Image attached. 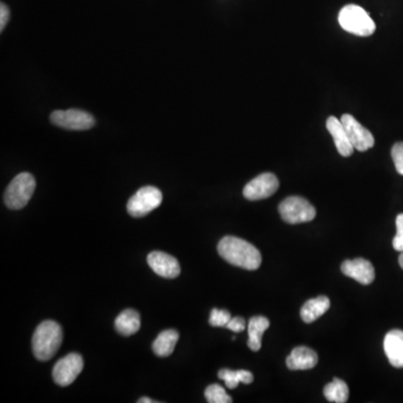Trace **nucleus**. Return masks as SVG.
Masks as SVG:
<instances>
[{
  "label": "nucleus",
  "mask_w": 403,
  "mask_h": 403,
  "mask_svg": "<svg viewBox=\"0 0 403 403\" xmlns=\"http://www.w3.org/2000/svg\"><path fill=\"white\" fill-rule=\"evenodd\" d=\"M270 326L268 318L263 316L252 317L248 325V333H249V341L248 347L253 352H258L261 349L263 343V335L265 330Z\"/></svg>",
  "instance_id": "f3484780"
},
{
  "label": "nucleus",
  "mask_w": 403,
  "mask_h": 403,
  "mask_svg": "<svg viewBox=\"0 0 403 403\" xmlns=\"http://www.w3.org/2000/svg\"><path fill=\"white\" fill-rule=\"evenodd\" d=\"M239 380L244 385H250L253 382V374L251 372L246 371V370H239Z\"/></svg>",
  "instance_id": "cd10ccee"
},
{
  "label": "nucleus",
  "mask_w": 403,
  "mask_h": 403,
  "mask_svg": "<svg viewBox=\"0 0 403 403\" xmlns=\"http://www.w3.org/2000/svg\"><path fill=\"white\" fill-rule=\"evenodd\" d=\"M231 318L232 317L229 311L224 309L214 308L210 316V324L214 327H225Z\"/></svg>",
  "instance_id": "4be33fe9"
},
{
  "label": "nucleus",
  "mask_w": 403,
  "mask_h": 403,
  "mask_svg": "<svg viewBox=\"0 0 403 403\" xmlns=\"http://www.w3.org/2000/svg\"><path fill=\"white\" fill-rule=\"evenodd\" d=\"M217 376H219V379L225 382V385L229 389H236V387H238L239 383H241L240 380H239L238 371L223 368V370H219Z\"/></svg>",
  "instance_id": "5701e85b"
},
{
  "label": "nucleus",
  "mask_w": 403,
  "mask_h": 403,
  "mask_svg": "<svg viewBox=\"0 0 403 403\" xmlns=\"http://www.w3.org/2000/svg\"><path fill=\"white\" fill-rule=\"evenodd\" d=\"M63 341V332L60 325L54 320H45L38 325L32 336V352L42 362L51 360L56 354Z\"/></svg>",
  "instance_id": "f03ea898"
},
{
  "label": "nucleus",
  "mask_w": 403,
  "mask_h": 403,
  "mask_svg": "<svg viewBox=\"0 0 403 403\" xmlns=\"http://www.w3.org/2000/svg\"><path fill=\"white\" fill-rule=\"evenodd\" d=\"M206 401L210 403H231L232 399L225 392V390L219 385H212L206 387Z\"/></svg>",
  "instance_id": "412c9836"
},
{
  "label": "nucleus",
  "mask_w": 403,
  "mask_h": 403,
  "mask_svg": "<svg viewBox=\"0 0 403 403\" xmlns=\"http://www.w3.org/2000/svg\"><path fill=\"white\" fill-rule=\"evenodd\" d=\"M385 355L390 364L397 368H403V330H393L385 335Z\"/></svg>",
  "instance_id": "2eb2a0df"
},
{
  "label": "nucleus",
  "mask_w": 403,
  "mask_h": 403,
  "mask_svg": "<svg viewBox=\"0 0 403 403\" xmlns=\"http://www.w3.org/2000/svg\"><path fill=\"white\" fill-rule=\"evenodd\" d=\"M342 124L347 130L349 140L352 143L353 147L359 152H366L368 149L374 146L373 135L370 130L366 129L364 126L355 119L351 114H343L341 118Z\"/></svg>",
  "instance_id": "1a4fd4ad"
},
{
  "label": "nucleus",
  "mask_w": 403,
  "mask_h": 403,
  "mask_svg": "<svg viewBox=\"0 0 403 403\" xmlns=\"http://www.w3.org/2000/svg\"><path fill=\"white\" fill-rule=\"evenodd\" d=\"M391 155H392L395 169L403 176V143H397V144L392 147Z\"/></svg>",
  "instance_id": "393cba45"
},
{
  "label": "nucleus",
  "mask_w": 403,
  "mask_h": 403,
  "mask_svg": "<svg viewBox=\"0 0 403 403\" xmlns=\"http://www.w3.org/2000/svg\"><path fill=\"white\" fill-rule=\"evenodd\" d=\"M9 17H11V11H9L8 6L4 3L0 4V32L5 30Z\"/></svg>",
  "instance_id": "bb28decb"
},
{
  "label": "nucleus",
  "mask_w": 403,
  "mask_h": 403,
  "mask_svg": "<svg viewBox=\"0 0 403 403\" xmlns=\"http://www.w3.org/2000/svg\"><path fill=\"white\" fill-rule=\"evenodd\" d=\"M339 22L344 30L354 35L366 37L375 32V23L360 6H345L339 11Z\"/></svg>",
  "instance_id": "7ed1b4c3"
},
{
  "label": "nucleus",
  "mask_w": 403,
  "mask_h": 403,
  "mask_svg": "<svg viewBox=\"0 0 403 403\" xmlns=\"http://www.w3.org/2000/svg\"><path fill=\"white\" fill-rule=\"evenodd\" d=\"M51 121L57 127L73 131L89 130L95 125V116L79 109L56 110L51 114Z\"/></svg>",
  "instance_id": "0eeeda50"
},
{
  "label": "nucleus",
  "mask_w": 403,
  "mask_h": 403,
  "mask_svg": "<svg viewBox=\"0 0 403 403\" xmlns=\"http://www.w3.org/2000/svg\"><path fill=\"white\" fill-rule=\"evenodd\" d=\"M326 127L333 137L334 144L336 149L339 150V155L343 157H349L354 152V147L349 140L347 130L344 128L341 119H337L335 116H330L326 121Z\"/></svg>",
  "instance_id": "ddd939ff"
},
{
  "label": "nucleus",
  "mask_w": 403,
  "mask_h": 403,
  "mask_svg": "<svg viewBox=\"0 0 403 403\" xmlns=\"http://www.w3.org/2000/svg\"><path fill=\"white\" fill-rule=\"evenodd\" d=\"M325 398L330 402L345 403L349 400V387L341 379H334L324 387Z\"/></svg>",
  "instance_id": "aec40b11"
},
{
  "label": "nucleus",
  "mask_w": 403,
  "mask_h": 403,
  "mask_svg": "<svg viewBox=\"0 0 403 403\" xmlns=\"http://www.w3.org/2000/svg\"><path fill=\"white\" fill-rule=\"evenodd\" d=\"M147 263L155 274L164 278L174 279L181 274V265L176 258L167 255L165 252L154 251L149 253Z\"/></svg>",
  "instance_id": "9b49d317"
},
{
  "label": "nucleus",
  "mask_w": 403,
  "mask_h": 403,
  "mask_svg": "<svg viewBox=\"0 0 403 403\" xmlns=\"http://www.w3.org/2000/svg\"><path fill=\"white\" fill-rule=\"evenodd\" d=\"M83 366V359L78 353H71L62 357L53 368V379L55 383L61 387L72 385L81 373Z\"/></svg>",
  "instance_id": "6e6552de"
},
{
  "label": "nucleus",
  "mask_w": 403,
  "mask_h": 403,
  "mask_svg": "<svg viewBox=\"0 0 403 403\" xmlns=\"http://www.w3.org/2000/svg\"><path fill=\"white\" fill-rule=\"evenodd\" d=\"M139 403H152L155 402V401L150 400L149 398H141L138 400Z\"/></svg>",
  "instance_id": "c85d7f7f"
},
{
  "label": "nucleus",
  "mask_w": 403,
  "mask_h": 403,
  "mask_svg": "<svg viewBox=\"0 0 403 403\" xmlns=\"http://www.w3.org/2000/svg\"><path fill=\"white\" fill-rule=\"evenodd\" d=\"M399 263H400L401 268L403 269V251L401 252L400 257H399Z\"/></svg>",
  "instance_id": "c756f323"
},
{
  "label": "nucleus",
  "mask_w": 403,
  "mask_h": 403,
  "mask_svg": "<svg viewBox=\"0 0 403 403\" xmlns=\"http://www.w3.org/2000/svg\"><path fill=\"white\" fill-rule=\"evenodd\" d=\"M179 334L175 330H164L152 343V351L160 357L169 356L179 342Z\"/></svg>",
  "instance_id": "6ab92c4d"
},
{
  "label": "nucleus",
  "mask_w": 403,
  "mask_h": 403,
  "mask_svg": "<svg viewBox=\"0 0 403 403\" xmlns=\"http://www.w3.org/2000/svg\"><path fill=\"white\" fill-rule=\"evenodd\" d=\"M330 301L326 296H320V297L313 298L305 303L301 309V316L303 322L309 323L315 322L320 317L330 309Z\"/></svg>",
  "instance_id": "dca6fc26"
},
{
  "label": "nucleus",
  "mask_w": 403,
  "mask_h": 403,
  "mask_svg": "<svg viewBox=\"0 0 403 403\" xmlns=\"http://www.w3.org/2000/svg\"><path fill=\"white\" fill-rule=\"evenodd\" d=\"M140 315L133 309H126L116 317L114 326L118 333L124 336H131L140 330Z\"/></svg>",
  "instance_id": "a211bd4d"
},
{
  "label": "nucleus",
  "mask_w": 403,
  "mask_h": 403,
  "mask_svg": "<svg viewBox=\"0 0 403 403\" xmlns=\"http://www.w3.org/2000/svg\"><path fill=\"white\" fill-rule=\"evenodd\" d=\"M341 270L345 276L354 279L362 284H370L375 278L373 265L363 258L344 261Z\"/></svg>",
  "instance_id": "f8f14e48"
},
{
  "label": "nucleus",
  "mask_w": 403,
  "mask_h": 403,
  "mask_svg": "<svg viewBox=\"0 0 403 403\" xmlns=\"http://www.w3.org/2000/svg\"><path fill=\"white\" fill-rule=\"evenodd\" d=\"M279 213L284 222L289 224L311 222L316 217V210L306 198L290 196L279 205Z\"/></svg>",
  "instance_id": "39448f33"
},
{
  "label": "nucleus",
  "mask_w": 403,
  "mask_h": 403,
  "mask_svg": "<svg viewBox=\"0 0 403 403\" xmlns=\"http://www.w3.org/2000/svg\"><path fill=\"white\" fill-rule=\"evenodd\" d=\"M246 320L242 317H234V318H231L230 322L227 323L225 327L232 330L234 333H241L246 330Z\"/></svg>",
  "instance_id": "a878e982"
},
{
  "label": "nucleus",
  "mask_w": 403,
  "mask_h": 403,
  "mask_svg": "<svg viewBox=\"0 0 403 403\" xmlns=\"http://www.w3.org/2000/svg\"><path fill=\"white\" fill-rule=\"evenodd\" d=\"M219 255L230 265L246 270L259 269L263 258L253 244L236 236H224L217 246Z\"/></svg>",
  "instance_id": "f257e3e1"
},
{
  "label": "nucleus",
  "mask_w": 403,
  "mask_h": 403,
  "mask_svg": "<svg viewBox=\"0 0 403 403\" xmlns=\"http://www.w3.org/2000/svg\"><path fill=\"white\" fill-rule=\"evenodd\" d=\"M287 366L291 371H305L315 368L318 363V355L314 349L306 347H298L292 349L287 357Z\"/></svg>",
  "instance_id": "4468645a"
},
{
  "label": "nucleus",
  "mask_w": 403,
  "mask_h": 403,
  "mask_svg": "<svg viewBox=\"0 0 403 403\" xmlns=\"http://www.w3.org/2000/svg\"><path fill=\"white\" fill-rule=\"evenodd\" d=\"M395 225H397V234H395V239H393L392 244L393 248L397 251H403V213L399 214L397 217V221H395Z\"/></svg>",
  "instance_id": "b1692460"
},
{
  "label": "nucleus",
  "mask_w": 403,
  "mask_h": 403,
  "mask_svg": "<svg viewBox=\"0 0 403 403\" xmlns=\"http://www.w3.org/2000/svg\"><path fill=\"white\" fill-rule=\"evenodd\" d=\"M35 188L36 181L32 174H18L6 190V205L11 210L23 209L28 205Z\"/></svg>",
  "instance_id": "20e7f679"
},
{
  "label": "nucleus",
  "mask_w": 403,
  "mask_h": 403,
  "mask_svg": "<svg viewBox=\"0 0 403 403\" xmlns=\"http://www.w3.org/2000/svg\"><path fill=\"white\" fill-rule=\"evenodd\" d=\"M278 188L279 181L276 175L263 173L244 186L243 195L249 200H265L272 196Z\"/></svg>",
  "instance_id": "9d476101"
},
{
  "label": "nucleus",
  "mask_w": 403,
  "mask_h": 403,
  "mask_svg": "<svg viewBox=\"0 0 403 403\" xmlns=\"http://www.w3.org/2000/svg\"><path fill=\"white\" fill-rule=\"evenodd\" d=\"M162 194L157 187L145 186L128 200V213L133 217H144L162 204Z\"/></svg>",
  "instance_id": "423d86ee"
}]
</instances>
